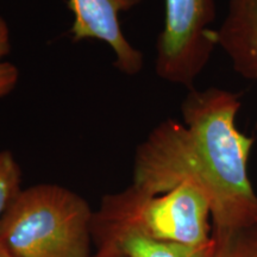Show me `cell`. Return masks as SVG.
<instances>
[{
  "label": "cell",
  "mask_w": 257,
  "mask_h": 257,
  "mask_svg": "<svg viewBox=\"0 0 257 257\" xmlns=\"http://www.w3.org/2000/svg\"><path fill=\"white\" fill-rule=\"evenodd\" d=\"M240 106L238 93L191 89L181 105L182 121H161L138 146L131 184L160 194L192 182L210 202L212 233L256 229L257 194L249 176L255 140L237 127Z\"/></svg>",
  "instance_id": "obj_1"
},
{
  "label": "cell",
  "mask_w": 257,
  "mask_h": 257,
  "mask_svg": "<svg viewBox=\"0 0 257 257\" xmlns=\"http://www.w3.org/2000/svg\"><path fill=\"white\" fill-rule=\"evenodd\" d=\"M93 213L63 186L22 188L0 219V246L14 257H92Z\"/></svg>",
  "instance_id": "obj_2"
},
{
  "label": "cell",
  "mask_w": 257,
  "mask_h": 257,
  "mask_svg": "<svg viewBox=\"0 0 257 257\" xmlns=\"http://www.w3.org/2000/svg\"><path fill=\"white\" fill-rule=\"evenodd\" d=\"M100 207L162 242L206 246L212 239L210 202L192 182L160 194H148L131 184L105 195Z\"/></svg>",
  "instance_id": "obj_3"
},
{
  "label": "cell",
  "mask_w": 257,
  "mask_h": 257,
  "mask_svg": "<svg viewBox=\"0 0 257 257\" xmlns=\"http://www.w3.org/2000/svg\"><path fill=\"white\" fill-rule=\"evenodd\" d=\"M214 19L216 0H165L155 59L160 79L192 89L217 48Z\"/></svg>",
  "instance_id": "obj_4"
},
{
  "label": "cell",
  "mask_w": 257,
  "mask_h": 257,
  "mask_svg": "<svg viewBox=\"0 0 257 257\" xmlns=\"http://www.w3.org/2000/svg\"><path fill=\"white\" fill-rule=\"evenodd\" d=\"M142 0H68L73 14L70 28L75 42L95 40L105 43L114 55V66L125 75L142 72V51L125 37L119 17L141 4Z\"/></svg>",
  "instance_id": "obj_5"
},
{
  "label": "cell",
  "mask_w": 257,
  "mask_h": 257,
  "mask_svg": "<svg viewBox=\"0 0 257 257\" xmlns=\"http://www.w3.org/2000/svg\"><path fill=\"white\" fill-rule=\"evenodd\" d=\"M92 238L96 249L112 250L124 257H204L210 245L193 246L157 240L100 206L93 213Z\"/></svg>",
  "instance_id": "obj_6"
},
{
  "label": "cell",
  "mask_w": 257,
  "mask_h": 257,
  "mask_svg": "<svg viewBox=\"0 0 257 257\" xmlns=\"http://www.w3.org/2000/svg\"><path fill=\"white\" fill-rule=\"evenodd\" d=\"M214 41L236 74L257 80V0H229L223 22L214 29Z\"/></svg>",
  "instance_id": "obj_7"
},
{
  "label": "cell",
  "mask_w": 257,
  "mask_h": 257,
  "mask_svg": "<svg viewBox=\"0 0 257 257\" xmlns=\"http://www.w3.org/2000/svg\"><path fill=\"white\" fill-rule=\"evenodd\" d=\"M204 257H257V227L238 233H212Z\"/></svg>",
  "instance_id": "obj_8"
},
{
  "label": "cell",
  "mask_w": 257,
  "mask_h": 257,
  "mask_svg": "<svg viewBox=\"0 0 257 257\" xmlns=\"http://www.w3.org/2000/svg\"><path fill=\"white\" fill-rule=\"evenodd\" d=\"M21 189V166L10 150H0V219Z\"/></svg>",
  "instance_id": "obj_9"
},
{
  "label": "cell",
  "mask_w": 257,
  "mask_h": 257,
  "mask_svg": "<svg viewBox=\"0 0 257 257\" xmlns=\"http://www.w3.org/2000/svg\"><path fill=\"white\" fill-rule=\"evenodd\" d=\"M11 53V32L8 22L0 15V99L6 98L18 86L21 73L14 62L8 60Z\"/></svg>",
  "instance_id": "obj_10"
},
{
  "label": "cell",
  "mask_w": 257,
  "mask_h": 257,
  "mask_svg": "<svg viewBox=\"0 0 257 257\" xmlns=\"http://www.w3.org/2000/svg\"><path fill=\"white\" fill-rule=\"evenodd\" d=\"M92 257H124L119 253L112 251L108 249H96V252Z\"/></svg>",
  "instance_id": "obj_11"
},
{
  "label": "cell",
  "mask_w": 257,
  "mask_h": 257,
  "mask_svg": "<svg viewBox=\"0 0 257 257\" xmlns=\"http://www.w3.org/2000/svg\"><path fill=\"white\" fill-rule=\"evenodd\" d=\"M0 257H14V256L10 255L8 251H5V250L0 246Z\"/></svg>",
  "instance_id": "obj_12"
}]
</instances>
